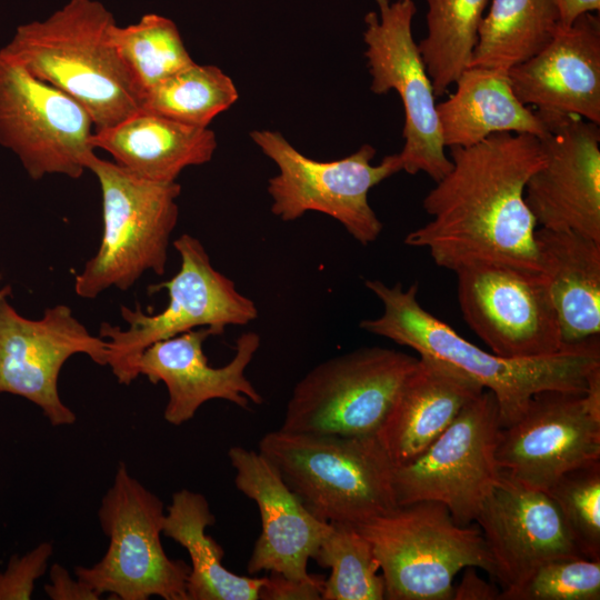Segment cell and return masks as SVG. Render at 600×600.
Instances as JSON below:
<instances>
[{"mask_svg":"<svg viewBox=\"0 0 600 600\" xmlns=\"http://www.w3.org/2000/svg\"><path fill=\"white\" fill-rule=\"evenodd\" d=\"M451 170L423 199L431 217L404 242L428 249L433 262L457 271L496 263L540 273L536 220L524 201L529 178L544 163L540 139L494 133L470 147H449Z\"/></svg>","mask_w":600,"mask_h":600,"instance_id":"1","label":"cell"},{"mask_svg":"<svg viewBox=\"0 0 600 600\" xmlns=\"http://www.w3.org/2000/svg\"><path fill=\"white\" fill-rule=\"evenodd\" d=\"M366 287L383 304V312L364 319L360 328L442 360L493 393L501 428L517 421L533 394L544 390L583 393L589 372L600 366L599 336L566 344L552 354L504 358L469 342L449 324L427 311L418 300L419 284L403 289L367 280Z\"/></svg>","mask_w":600,"mask_h":600,"instance_id":"2","label":"cell"},{"mask_svg":"<svg viewBox=\"0 0 600 600\" xmlns=\"http://www.w3.org/2000/svg\"><path fill=\"white\" fill-rule=\"evenodd\" d=\"M116 22L98 0H69L46 19L18 26L0 52L74 99L94 130L109 128L140 111L138 87L109 41Z\"/></svg>","mask_w":600,"mask_h":600,"instance_id":"3","label":"cell"},{"mask_svg":"<svg viewBox=\"0 0 600 600\" xmlns=\"http://www.w3.org/2000/svg\"><path fill=\"white\" fill-rule=\"evenodd\" d=\"M259 452L308 510L326 522L361 524L396 507L393 464L377 436L268 432Z\"/></svg>","mask_w":600,"mask_h":600,"instance_id":"4","label":"cell"},{"mask_svg":"<svg viewBox=\"0 0 600 600\" xmlns=\"http://www.w3.org/2000/svg\"><path fill=\"white\" fill-rule=\"evenodd\" d=\"M87 170L98 179L103 230L97 253L76 276L74 291L94 299L109 288L130 289L146 271H166L181 187L151 181L92 153Z\"/></svg>","mask_w":600,"mask_h":600,"instance_id":"5","label":"cell"},{"mask_svg":"<svg viewBox=\"0 0 600 600\" xmlns=\"http://www.w3.org/2000/svg\"><path fill=\"white\" fill-rule=\"evenodd\" d=\"M354 527L370 542L379 562L384 599H452L454 577L466 567L494 576L480 528L457 524L440 502L396 506Z\"/></svg>","mask_w":600,"mask_h":600,"instance_id":"6","label":"cell"},{"mask_svg":"<svg viewBox=\"0 0 600 600\" xmlns=\"http://www.w3.org/2000/svg\"><path fill=\"white\" fill-rule=\"evenodd\" d=\"M164 514L160 498L120 461L98 511L100 527L109 538L108 549L93 566L76 567V577L99 597L188 600L190 566L166 554L160 539Z\"/></svg>","mask_w":600,"mask_h":600,"instance_id":"7","label":"cell"},{"mask_svg":"<svg viewBox=\"0 0 600 600\" xmlns=\"http://www.w3.org/2000/svg\"><path fill=\"white\" fill-rule=\"evenodd\" d=\"M181 264L171 279L151 291L166 289L168 306L153 316L139 304L122 306L126 329L103 322L99 337L107 340L108 363L121 384H130L139 376L136 364L151 344L189 330L210 327L223 333L227 326H243L258 317L254 302L240 293L234 282L216 270L203 244L184 233L173 241Z\"/></svg>","mask_w":600,"mask_h":600,"instance_id":"8","label":"cell"},{"mask_svg":"<svg viewBox=\"0 0 600 600\" xmlns=\"http://www.w3.org/2000/svg\"><path fill=\"white\" fill-rule=\"evenodd\" d=\"M250 136L279 169L268 182L274 216L294 221L307 211H317L339 221L363 246L378 239L383 226L369 204L368 193L402 170L398 153L374 166V147L362 144L346 158L323 162L299 152L278 131L254 130Z\"/></svg>","mask_w":600,"mask_h":600,"instance_id":"9","label":"cell"},{"mask_svg":"<svg viewBox=\"0 0 600 600\" xmlns=\"http://www.w3.org/2000/svg\"><path fill=\"white\" fill-rule=\"evenodd\" d=\"M418 359L393 349L369 347L317 364L294 386L280 429L377 436Z\"/></svg>","mask_w":600,"mask_h":600,"instance_id":"10","label":"cell"},{"mask_svg":"<svg viewBox=\"0 0 600 600\" xmlns=\"http://www.w3.org/2000/svg\"><path fill=\"white\" fill-rule=\"evenodd\" d=\"M500 430L496 398L483 390L420 456L393 467L396 506L437 501L457 524L474 523L502 471L496 458Z\"/></svg>","mask_w":600,"mask_h":600,"instance_id":"11","label":"cell"},{"mask_svg":"<svg viewBox=\"0 0 600 600\" xmlns=\"http://www.w3.org/2000/svg\"><path fill=\"white\" fill-rule=\"evenodd\" d=\"M379 14L364 17V56L376 94L396 91L404 109L402 170L427 173L434 182L452 168L444 152L430 77L412 36L413 0H376Z\"/></svg>","mask_w":600,"mask_h":600,"instance_id":"12","label":"cell"},{"mask_svg":"<svg viewBox=\"0 0 600 600\" xmlns=\"http://www.w3.org/2000/svg\"><path fill=\"white\" fill-rule=\"evenodd\" d=\"M87 110L0 52V144L13 152L28 176L80 178L94 153Z\"/></svg>","mask_w":600,"mask_h":600,"instance_id":"13","label":"cell"},{"mask_svg":"<svg viewBox=\"0 0 600 600\" xmlns=\"http://www.w3.org/2000/svg\"><path fill=\"white\" fill-rule=\"evenodd\" d=\"M456 273L463 319L494 354L534 358L566 346L540 273L496 263H473Z\"/></svg>","mask_w":600,"mask_h":600,"instance_id":"14","label":"cell"},{"mask_svg":"<svg viewBox=\"0 0 600 600\" xmlns=\"http://www.w3.org/2000/svg\"><path fill=\"white\" fill-rule=\"evenodd\" d=\"M77 353L99 366L108 363L107 340L92 336L70 307L57 304L32 320L19 314L7 298L0 301V393L34 403L53 427L77 420L58 390L62 366Z\"/></svg>","mask_w":600,"mask_h":600,"instance_id":"15","label":"cell"},{"mask_svg":"<svg viewBox=\"0 0 600 600\" xmlns=\"http://www.w3.org/2000/svg\"><path fill=\"white\" fill-rule=\"evenodd\" d=\"M496 458L512 478L546 491L563 473L600 461V404L586 392L533 394L522 416L501 428Z\"/></svg>","mask_w":600,"mask_h":600,"instance_id":"16","label":"cell"},{"mask_svg":"<svg viewBox=\"0 0 600 600\" xmlns=\"http://www.w3.org/2000/svg\"><path fill=\"white\" fill-rule=\"evenodd\" d=\"M501 591L520 586L542 563L583 557L549 494L501 471L474 519Z\"/></svg>","mask_w":600,"mask_h":600,"instance_id":"17","label":"cell"},{"mask_svg":"<svg viewBox=\"0 0 600 600\" xmlns=\"http://www.w3.org/2000/svg\"><path fill=\"white\" fill-rule=\"evenodd\" d=\"M539 139L544 163L524 189L536 223L600 242L599 124L569 118Z\"/></svg>","mask_w":600,"mask_h":600,"instance_id":"18","label":"cell"},{"mask_svg":"<svg viewBox=\"0 0 600 600\" xmlns=\"http://www.w3.org/2000/svg\"><path fill=\"white\" fill-rule=\"evenodd\" d=\"M513 93L548 129L569 118L600 124V18L580 14L538 54L508 71Z\"/></svg>","mask_w":600,"mask_h":600,"instance_id":"19","label":"cell"},{"mask_svg":"<svg viewBox=\"0 0 600 600\" xmlns=\"http://www.w3.org/2000/svg\"><path fill=\"white\" fill-rule=\"evenodd\" d=\"M221 331L204 327L186 331L148 347L137 361L138 376L157 384L163 382L168 390L164 420L180 426L192 419L207 401L223 399L242 409L249 402L261 404L262 396L244 376L260 347L256 332H244L236 341L234 356L223 367L208 363L203 342Z\"/></svg>","mask_w":600,"mask_h":600,"instance_id":"20","label":"cell"},{"mask_svg":"<svg viewBox=\"0 0 600 600\" xmlns=\"http://www.w3.org/2000/svg\"><path fill=\"white\" fill-rule=\"evenodd\" d=\"M228 457L237 489L253 500L260 512L261 533L247 564L249 573L270 571L297 581L311 579L308 561L330 523L308 510L259 451L236 446Z\"/></svg>","mask_w":600,"mask_h":600,"instance_id":"21","label":"cell"},{"mask_svg":"<svg viewBox=\"0 0 600 600\" xmlns=\"http://www.w3.org/2000/svg\"><path fill=\"white\" fill-rule=\"evenodd\" d=\"M483 390L453 366L419 357L377 433L392 464L420 456Z\"/></svg>","mask_w":600,"mask_h":600,"instance_id":"22","label":"cell"},{"mask_svg":"<svg viewBox=\"0 0 600 600\" xmlns=\"http://www.w3.org/2000/svg\"><path fill=\"white\" fill-rule=\"evenodd\" d=\"M90 143L110 153L114 163L132 174L159 182H173L184 168L209 162L217 149L216 134L209 128L143 111L93 130Z\"/></svg>","mask_w":600,"mask_h":600,"instance_id":"23","label":"cell"},{"mask_svg":"<svg viewBox=\"0 0 600 600\" xmlns=\"http://www.w3.org/2000/svg\"><path fill=\"white\" fill-rule=\"evenodd\" d=\"M540 276L564 344L600 334V242L572 231L536 229Z\"/></svg>","mask_w":600,"mask_h":600,"instance_id":"24","label":"cell"},{"mask_svg":"<svg viewBox=\"0 0 600 600\" xmlns=\"http://www.w3.org/2000/svg\"><path fill=\"white\" fill-rule=\"evenodd\" d=\"M456 92L437 103L444 147H470L494 133H527L538 138L546 123L513 93L508 71L469 67L457 79Z\"/></svg>","mask_w":600,"mask_h":600,"instance_id":"25","label":"cell"},{"mask_svg":"<svg viewBox=\"0 0 600 600\" xmlns=\"http://www.w3.org/2000/svg\"><path fill=\"white\" fill-rule=\"evenodd\" d=\"M216 518L201 493L181 489L172 494L162 534L189 553L188 600H258L263 578L236 574L222 564L224 551L206 529Z\"/></svg>","mask_w":600,"mask_h":600,"instance_id":"26","label":"cell"},{"mask_svg":"<svg viewBox=\"0 0 600 600\" xmlns=\"http://www.w3.org/2000/svg\"><path fill=\"white\" fill-rule=\"evenodd\" d=\"M561 27L557 0H491L469 67L509 71L542 51Z\"/></svg>","mask_w":600,"mask_h":600,"instance_id":"27","label":"cell"},{"mask_svg":"<svg viewBox=\"0 0 600 600\" xmlns=\"http://www.w3.org/2000/svg\"><path fill=\"white\" fill-rule=\"evenodd\" d=\"M427 36L418 49L436 97L469 67L488 0H426Z\"/></svg>","mask_w":600,"mask_h":600,"instance_id":"28","label":"cell"},{"mask_svg":"<svg viewBox=\"0 0 600 600\" xmlns=\"http://www.w3.org/2000/svg\"><path fill=\"white\" fill-rule=\"evenodd\" d=\"M118 52L142 96L164 79L193 64L176 23L158 13H146L136 23L109 29Z\"/></svg>","mask_w":600,"mask_h":600,"instance_id":"29","label":"cell"},{"mask_svg":"<svg viewBox=\"0 0 600 600\" xmlns=\"http://www.w3.org/2000/svg\"><path fill=\"white\" fill-rule=\"evenodd\" d=\"M238 98L232 79L220 68L194 62L147 91L140 111L208 128Z\"/></svg>","mask_w":600,"mask_h":600,"instance_id":"30","label":"cell"},{"mask_svg":"<svg viewBox=\"0 0 600 600\" xmlns=\"http://www.w3.org/2000/svg\"><path fill=\"white\" fill-rule=\"evenodd\" d=\"M330 527L312 559L331 572L324 580L322 600H382L386 589L370 542L351 524Z\"/></svg>","mask_w":600,"mask_h":600,"instance_id":"31","label":"cell"},{"mask_svg":"<svg viewBox=\"0 0 600 600\" xmlns=\"http://www.w3.org/2000/svg\"><path fill=\"white\" fill-rule=\"evenodd\" d=\"M546 492L557 504L580 553L600 560V461L563 473Z\"/></svg>","mask_w":600,"mask_h":600,"instance_id":"32","label":"cell"},{"mask_svg":"<svg viewBox=\"0 0 600 600\" xmlns=\"http://www.w3.org/2000/svg\"><path fill=\"white\" fill-rule=\"evenodd\" d=\"M600 560L567 557L539 566L520 586L501 591L500 600H599Z\"/></svg>","mask_w":600,"mask_h":600,"instance_id":"33","label":"cell"},{"mask_svg":"<svg viewBox=\"0 0 600 600\" xmlns=\"http://www.w3.org/2000/svg\"><path fill=\"white\" fill-rule=\"evenodd\" d=\"M52 552V543L42 542L23 556H12L7 569L0 572V600L31 599L34 583L44 574Z\"/></svg>","mask_w":600,"mask_h":600,"instance_id":"34","label":"cell"},{"mask_svg":"<svg viewBox=\"0 0 600 600\" xmlns=\"http://www.w3.org/2000/svg\"><path fill=\"white\" fill-rule=\"evenodd\" d=\"M324 580L322 576L313 574L309 580L297 581L281 574L271 573L266 577L259 599L263 600H319L321 599Z\"/></svg>","mask_w":600,"mask_h":600,"instance_id":"35","label":"cell"},{"mask_svg":"<svg viewBox=\"0 0 600 600\" xmlns=\"http://www.w3.org/2000/svg\"><path fill=\"white\" fill-rule=\"evenodd\" d=\"M51 582L44 586L47 596L52 600H98L100 597L78 578L73 579L59 563L50 567Z\"/></svg>","mask_w":600,"mask_h":600,"instance_id":"36","label":"cell"},{"mask_svg":"<svg viewBox=\"0 0 600 600\" xmlns=\"http://www.w3.org/2000/svg\"><path fill=\"white\" fill-rule=\"evenodd\" d=\"M501 590L478 576L476 567H466L462 580L453 590L454 600H500Z\"/></svg>","mask_w":600,"mask_h":600,"instance_id":"37","label":"cell"},{"mask_svg":"<svg viewBox=\"0 0 600 600\" xmlns=\"http://www.w3.org/2000/svg\"><path fill=\"white\" fill-rule=\"evenodd\" d=\"M557 2L563 27L570 26L582 13L600 10V0H557Z\"/></svg>","mask_w":600,"mask_h":600,"instance_id":"38","label":"cell"},{"mask_svg":"<svg viewBox=\"0 0 600 600\" xmlns=\"http://www.w3.org/2000/svg\"><path fill=\"white\" fill-rule=\"evenodd\" d=\"M10 293H11V288L9 286L0 288V301L7 298Z\"/></svg>","mask_w":600,"mask_h":600,"instance_id":"39","label":"cell"}]
</instances>
